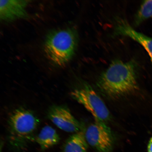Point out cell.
Segmentation results:
<instances>
[{
    "label": "cell",
    "instance_id": "obj_1",
    "mask_svg": "<svg viewBox=\"0 0 152 152\" xmlns=\"http://www.w3.org/2000/svg\"><path fill=\"white\" fill-rule=\"evenodd\" d=\"M136 65L133 61L115 60L100 76L98 86L104 94L116 98L132 94L138 90Z\"/></svg>",
    "mask_w": 152,
    "mask_h": 152
},
{
    "label": "cell",
    "instance_id": "obj_2",
    "mask_svg": "<svg viewBox=\"0 0 152 152\" xmlns=\"http://www.w3.org/2000/svg\"><path fill=\"white\" fill-rule=\"evenodd\" d=\"M77 43V34L73 28L55 30L49 32L45 37L44 50L53 64L63 67L73 58Z\"/></svg>",
    "mask_w": 152,
    "mask_h": 152
},
{
    "label": "cell",
    "instance_id": "obj_3",
    "mask_svg": "<svg viewBox=\"0 0 152 152\" xmlns=\"http://www.w3.org/2000/svg\"><path fill=\"white\" fill-rule=\"evenodd\" d=\"M39 123L37 116L29 110L20 108L13 111L8 121V140L11 148L18 152L25 150Z\"/></svg>",
    "mask_w": 152,
    "mask_h": 152
},
{
    "label": "cell",
    "instance_id": "obj_4",
    "mask_svg": "<svg viewBox=\"0 0 152 152\" xmlns=\"http://www.w3.org/2000/svg\"><path fill=\"white\" fill-rule=\"evenodd\" d=\"M74 99L82 104L96 121L104 122L110 118L109 110L105 104L90 85L85 84L71 94Z\"/></svg>",
    "mask_w": 152,
    "mask_h": 152
},
{
    "label": "cell",
    "instance_id": "obj_5",
    "mask_svg": "<svg viewBox=\"0 0 152 152\" xmlns=\"http://www.w3.org/2000/svg\"><path fill=\"white\" fill-rule=\"evenodd\" d=\"M87 143L97 152H112L114 140L111 130L104 122L96 121L85 132Z\"/></svg>",
    "mask_w": 152,
    "mask_h": 152
},
{
    "label": "cell",
    "instance_id": "obj_6",
    "mask_svg": "<svg viewBox=\"0 0 152 152\" xmlns=\"http://www.w3.org/2000/svg\"><path fill=\"white\" fill-rule=\"evenodd\" d=\"M47 116L54 124L64 132L75 133L81 131L80 124L65 106H51L48 111Z\"/></svg>",
    "mask_w": 152,
    "mask_h": 152
},
{
    "label": "cell",
    "instance_id": "obj_7",
    "mask_svg": "<svg viewBox=\"0 0 152 152\" xmlns=\"http://www.w3.org/2000/svg\"><path fill=\"white\" fill-rule=\"evenodd\" d=\"M29 1L9 0L0 1V18L5 22H10L28 18L27 7Z\"/></svg>",
    "mask_w": 152,
    "mask_h": 152
},
{
    "label": "cell",
    "instance_id": "obj_8",
    "mask_svg": "<svg viewBox=\"0 0 152 152\" xmlns=\"http://www.w3.org/2000/svg\"><path fill=\"white\" fill-rule=\"evenodd\" d=\"M115 31L116 34L130 37L141 45L149 54L152 64V38L136 31L123 19L118 20Z\"/></svg>",
    "mask_w": 152,
    "mask_h": 152
},
{
    "label": "cell",
    "instance_id": "obj_9",
    "mask_svg": "<svg viewBox=\"0 0 152 152\" xmlns=\"http://www.w3.org/2000/svg\"><path fill=\"white\" fill-rule=\"evenodd\" d=\"M88 148L85 132L81 130L67 139L63 147L62 152H87Z\"/></svg>",
    "mask_w": 152,
    "mask_h": 152
},
{
    "label": "cell",
    "instance_id": "obj_10",
    "mask_svg": "<svg viewBox=\"0 0 152 152\" xmlns=\"http://www.w3.org/2000/svg\"><path fill=\"white\" fill-rule=\"evenodd\" d=\"M60 137L55 129L49 126H46L41 129L36 141L42 151L49 149L58 143Z\"/></svg>",
    "mask_w": 152,
    "mask_h": 152
},
{
    "label": "cell",
    "instance_id": "obj_11",
    "mask_svg": "<svg viewBox=\"0 0 152 152\" xmlns=\"http://www.w3.org/2000/svg\"><path fill=\"white\" fill-rule=\"evenodd\" d=\"M152 17V0L143 1L137 14L134 23L139 25L144 21Z\"/></svg>",
    "mask_w": 152,
    "mask_h": 152
},
{
    "label": "cell",
    "instance_id": "obj_12",
    "mask_svg": "<svg viewBox=\"0 0 152 152\" xmlns=\"http://www.w3.org/2000/svg\"><path fill=\"white\" fill-rule=\"evenodd\" d=\"M148 152H152V137L150 140L148 145Z\"/></svg>",
    "mask_w": 152,
    "mask_h": 152
}]
</instances>
